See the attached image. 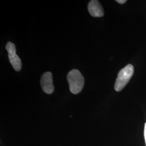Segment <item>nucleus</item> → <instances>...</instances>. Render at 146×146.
I'll list each match as a JSON object with an SVG mask.
<instances>
[{
	"instance_id": "obj_3",
	"label": "nucleus",
	"mask_w": 146,
	"mask_h": 146,
	"mask_svg": "<svg viewBox=\"0 0 146 146\" xmlns=\"http://www.w3.org/2000/svg\"><path fill=\"white\" fill-rule=\"evenodd\" d=\"M5 49L8 53V58L11 64L16 71H20L22 68L21 59L17 55L15 45L11 42H8L6 46Z\"/></svg>"
},
{
	"instance_id": "obj_2",
	"label": "nucleus",
	"mask_w": 146,
	"mask_h": 146,
	"mask_svg": "<svg viewBox=\"0 0 146 146\" xmlns=\"http://www.w3.org/2000/svg\"><path fill=\"white\" fill-rule=\"evenodd\" d=\"M134 73V67L129 64L122 68L118 73L115 81L114 88L116 91L120 92L128 83Z\"/></svg>"
},
{
	"instance_id": "obj_1",
	"label": "nucleus",
	"mask_w": 146,
	"mask_h": 146,
	"mask_svg": "<svg viewBox=\"0 0 146 146\" xmlns=\"http://www.w3.org/2000/svg\"><path fill=\"white\" fill-rule=\"evenodd\" d=\"M70 91L72 93L77 94L81 92L84 87V79L83 75L77 69H73L67 76Z\"/></svg>"
},
{
	"instance_id": "obj_7",
	"label": "nucleus",
	"mask_w": 146,
	"mask_h": 146,
	"mask_svg": "<svg viewBox=\"0 0 146 146\" xmlns=\"http://www.w3.org/2000/svg\"><path fill=\"white\" fill-rule=\"evenodd\" d=\"M144 136H145V142H146V123L145 125V131H144Z\"/></svg>"
},
{
	"instance_id": "obj_6",
	"label": "nucleus",
	"mask_w": 146,
	"mask_h": 146,
	"mask_svg": "<svg viewBox=\"0 0 146 146\" xmlns=\"http://www.w3.org/2000/svg\"><path fill=\"white\" fill-rule=\"evenodd\" d=\"M117 3H119V4H123L127 2L126 0H116V1Z\"/></svg>"
},
{
	"instance_id": "obj_5",
	"label": "nucleus",
	"mask_w": 146,
	"mask_h": 146,
	"mask_svg": "<svg viewBox=\"0 0 146 146\" xmlns=\"http://www.w3.org/2000/svg\"><path fill=\"white\" fill-rule=\"evenodd\" d=\"M88 10L90 14L93 17H99L104 15L102 7L99 1L92 0L89 2Z\"/></svg>"
},
{
	"instance_id": "obj_4",
	"label": "nucleus",
	"mask_w": 146,
	"mask_h": 146,
	"mask_svg": "<svg viewBox=\"0 0 146 146\" xmlns=\"http://www.w3.org/2000/svg\"><path fill=\"white\" fill-rule=\"evenodd\" d=\"M41 86L43 91L47 94L53 93L54 88L52 82V74L47 72L44 73L41 78Z\"/></svg>"
}]
</instances>
